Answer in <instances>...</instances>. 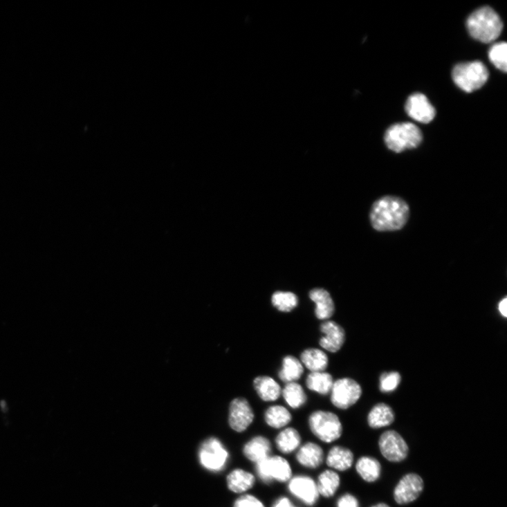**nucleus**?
<instances>
[{
  "label": "nucleus",
  "mask_w": 507,
  "mask_h": 507,
  "mask_svg": "<svg viewBox=\"0 0 507 507\" xmlns=\"http://www.w3.org/2000/svg\"><path fill=\"white\" fill-rule=\"evenodd\" d=\"M409 216L408 205L402 199L385 196L374 203L370 213L373 228L378 231H395L403 228Z\"/></svg>",
  "instance_id": "f257e3e1"
},
{
  "label": "nucleus",
  "mask_w": 507,
  "mask_h": 507,
  "mask_svg": "<svg viewBox=\"0 0 507 507\" xmlns=\"http://www.w3.org/2000/svg\"><path fill=\"white\" fill-rule=\"evenodd\" d=\"M466 25L470 35L483 44L495 42L503 28L500 17L489 7H483L474 12L468 18Z\"/></svg>",
  "instance_id": "f03ea898"
},
{
  "label": "nucleus",
  "mask_w": 507,
  "mask_h": 507,
  "mask_svg": "<svg viewBox=\"0 0 507 507\" xmlns=\"http://www.w3.org/2000/svg\"><path fill=\"white\" fill-rule=\"evenodd\" d=\"M489 73L486 66L479 61L457 64L452 71L454 84L466 93L480 89L487 82Z\"/></svg>",
  "instance_id": "7ed1b4c3"
},
{
  "label": "nucleus",
  "mask_w": 507,
  "mask_h": 507,
  "mask_svg": "<svg viewBox=\"0 0 507 507\" xmlns=\"http://www.w3.org/2000/svg\"><path fill=\"white\" fill-rule=\"evenodd\" d=\"M384 139L389 149L400 153L417 147L422 142L423 135L416 125L400 123L389 127Z\"/></svg>",
  "instance_id": "20e7f679"
},
{
  "label": "nucleus",
  "mask_w": 507,
  "mask_h": 507,
  "mask_svg": "<svg viewBox=\"0 0 507 507\" xmlns=\"http://www.w3.org/2000/svg\"><path fill=\"white\" fill-rule=\"evenodd\" d=\"M310 430L320 440L331 443L342 434V425L339 417L330 412L316 411L308 418Z\"/></svg>",
  "instance_id": "39448f33"
},
{
  "label": "nucleus",
  "mask_w": 507,
  "mask_h": 507,
  "mask_svg": "<svg viewBox=\"0 0 507 507\" xmlns=\"http://www.w3.org/2000/svg\"><path fill=\"white\" fill-rule=\"evenodd\" d=\"M362 395L361 385L354 379L343 378L334 381L331 401L340 409H347L356 405Z\"/></svg>",
  "instance_id": "423d86ee"
},
{
  "label": "nucleus",
  "mask_w": 507,
  "mask_h": 507,
  "mask_svg": "<svg viewBox=\"0 0 507 507\" xmlns=\"http://www.w3.org/2000/svg\"><path fill=\"white\" fill-rule=\"evenodd\" d=\"M256 471L260 479L266 483H270L273 481L284 483L290 481L292 477L290 463L279 456H270L257 463Z\"/></svg>",
  "instance_id": "0eeeda50"
},
{
  "label": "nucleus",
  "mask_w": 507,
  "mask_h": 507,
  "mask_svg": "<svg viewBox=\"0 0 507 507\" xmlns=\"http://www.w3.org/2000/svg\"><path fill=\"white\" fill-rule=\"evenodd\" d=\"M200 461L205 469L219 472L224 469L229 455L223 444L215 438H210L202 445L199 452Z\"/></svg>",
  "instance_id": "6e6552de"
},
{
  "label": "nucleus",
  "mask_w": 507,
  "mask_h": 507,
  "mask_svg": "<svg viewBox=\"0 0 507 507\" xmlns=\"http://www.w3.org/2000/svg\"><path fill=\"white\" fill-rule=\"evenodd\" d=\"M382 456L389 461L400 462L408 456L409 448L404 439L395 431L383 433L379 440Z\"/></svg>",
  "instance_id": "1a4fd4ad"
},
{
  "label": "nucleus",
  "mask_w": 507,
  "mask_h": 507,
  "mask_svg": "<svg viewBox=\"0 0 507 507\" xmlns=\"http://www.w3.org/2000/svg\"><path fill=\"white\" fill-rule=\"evenodd\" d=\"M254 418L253 409L246 398H238L230 403L228 423L232 430L239 433L244 432Z\"/></svg>",
  "instance_id": "9d476101"
},
{
  "label": "nucleus",
  "mask_w": 507,
  "mask_h": 507,
  "mask_svg": "<svg viewBox=\"0 0 507 507\" xmlns=\"http://www.w3.org/2000/svg\"><path fill=\"white\" fill-rule=\"evenodd\" d=\"M405 109L412 119L423 124L432 122L436 113L434 107L421 93H415L408 98Z\"/></svg>",
  "instance_id": "9b49d317"
},
{
  "label": "nucleus",
  "mask_w": 507,
  "mask_h": 507,
  "mask_svg": "<svg viewBox=\"0 0 507 507\" xmlns=\"http://www.w3.org/2000/svg\"><path fill=\"white\" fill-rule=\"evenodd\" d=\"M423 481L416 474L405 475L398 483L394 491L396 502L403 505L415 501L423 492Z\"/></svg>",
  "instance_id": "f8f14e48"
},
{
  "label": "nucleus",
  "mask_w": 507,
  "mask_h": 507,
  "mask_svg": "<svg viewBox=\"0 0 507 507\" xmlns=\"http://www.w3.org/2000/svg\"><path fill=\"white\" fill-rule=\"evenodd\" d=\"M290 492L307 506H314L320 497L317 486L311 478L297 476L291 479Z\"/></svg>",
  "instance_id": "ddd939ff"
},
{
  "label": "nucleus",
  "mask_w": 507,
  "mask_h": 507,
  "mask_svg": "<svg viewBox=\"0 0 507 507\" xmlns=\"http://www.w3.org/2000/svg\"><path fill=\"white\" fill-rule=\"evenodd\" d=\"M324 336L320 340V346L331 353H336L344 344L346 335L344 329L334 321H324L320 326Z\"/></svg>",
  "instance_id": "4468645a"
},
{
  "label": "nucleus",
  "mask_w": 507,
  "mask_h": 507,
  "mask_svg": "<svg viewBox=\"0 0 507 507\" xmlns=\"http://www.w3.org/2000/svg\"><path fill=\"white\" fill-rule=\"evenodd\" d=\"M308 295L316 305L315 315L318 320L327 321L333 316L335 311V304L327 291L323 288H315L310 291Z\"/></svg>",
  "instance_id": "2eb2a0df"
},
{
  "label": "nucleus",
  "mask_w": 507,
  "mask_h": 507,
  "mask_svg": "<svg viewBox=\"0 0 507 507\" xmlns=\"http://www.w3.org/2000/svg\"><path fill=\"white\" fill-rule=\"evenodd\" d=\"M253 385L258 396L264 402L276 401L282 396V389L280 385L270 376H257L255 378Z\"/></svg>",
  "instance_id": "dca6fc26"
},
{
  "label": "nucleus",
  "mask_w": 507,
  "mask_h": 507,
  "mask_svg": "<svg viewBox=\"0 0 507 507\" xmlns=\"http://www.w3.org/2000/svg\"><path fill=\"white\" fill-rule=\"evenodd\" d=\"M324 451L317 444L307 443L302 446L296 454L297 461L309 469H317L324 461Z\"/></svg>",
  "instance_id": "f3484780"
},
{
  "label": "nucleus",
  "mask_w": 507,
  "mask_h": 507,
  "mask_svg": "<svg viewBox=\"0 0 507 507\" xmlns=\"http://www.w3.org/2000/svg\"><path fill=\"white\" fill-rule=\"evenodd\" d=\"M300 362L310 372H324L329 366V358L323 350L308 348L303 351Z\"/></svg>",
  "instance_id": "a211bd4d"
},
{
  "label": "nucleus",
  "mask_w": 507,
  "mask_h": 507,
  "mask_svg": "<svg viewBox=\"0 0 507 507\" xmlns=\"http://www.w3.org/2000/svg\"><path fill=\"white\" fill-rule=\"evenodd\" d=\"M271 444L265 437L256 436L248 442L243 448L247 459L256 463L270 457Z\"/></svg>",
  "instance_id": "6ab92c4d"
},
{
  "label": "nucleus",
  "mask_w": 507,
  "mask_h": 507,
  "mask_svg": "<svg viewBox=\"0 0 507 507\" xmlns=\"http://www.w3.org/2000/svg\"><path fill=\"white\" fill-rule=\"evenodd\" d=\"M326 462L328 465L333 468V469L344 472L352 467L354 462V455L349 449L335 446L330 450Z\"/></svg>",
  "instance_id": "aec40b11"
},
{
  "label": "nucleus",
  "mask_w": 507,
  "mask_h": 507,
  "mask_svg": "<svg viewBox=\"0 0 507 507\" xmlns=\"http://www.w3.org/2000/svg\"><path fill=\"white\" fill-rule=\"evenodd\" d=\"M333 383V376L325 371L311 372L306 379L307 388L322 396L331 394Z\"/></svg>",
  "instance_id": "412c9836"
},
{
  "label": "nucleus",
  "mask_w": 507,
  "mask_h": 507,
  "mask_svg": "<svg viewBox=\"0 0 507 507\" xmlns=\"http://www.w3.org/2000/svg\"><path fill=\"white\" fill-rule=\"evenodd\" d=\"M395 421L393 409L385 403L375 405L368 415V423L372 428H380L391 425Z\"/></svg>",
  "instance_id": "4be33fe9"
},
{
  "label": "nucleus",
  "mask_w": 507,
  "mask_h": 507,
  "mask_svg": "<svg viewBox=\"0 0 507 507\" xmlns=\"http://www.w3.org/2000/svg\"><path fill=\"white\" fill-rule=\"evenodd\" d=\"M255 477L243 470H234L227 477L229 490L236 493H242L249 490L255 486Z\"/></svg>",
  "instance_id": "5701e85b"
},
{
  "label": "nucleus",
  "mask_w": 507,
  "mask_h": 507,
  "mask_svg": "<svg viewBox=\"0 0 507 507\" xmlns=\"http://www.w3.org/2000/svg\"><path fill=\"white\" fill-rule=\"evenodd\" d=\"M303 373L304 367L300 360L294 356H288L283 360L279 377L283 382L289 383L300 379Z\"/></svg>",
  "instance_id": "b1692460"
},
{
  "label": "nucleus",
  "mask_w": 507,
  "mask_h": 507,
  "mask_svg": "<svg viewBox=\"0 0 507 507\" xmlns=\"http://www.w3.org/2000/svg\"><path fill=\"white\" fill-rule=\"evenodd\" d=\"M356 470L360 476L369 483L377 481L381 474V465L379 461L369 457L360 458L357 463Z\"/></svg>",
  "instance_id": "393cba45"
},
{
  "label": "nucleus",
  "mask_w": 507,
  "mask_h": 507,
  "mask_svg": "<svg viewBox=\"0 0 507 507\" xmlns=\"http://www.w3.org/2000/svg\"><path fill=\"white\" fill-rule=\"evenodd\" d=\"M282 395L286 403L295 409L304 406L307 401L303 387L296 382L286 383L282 389Z\"/></svg>",
  "instance_id": "a878e982"
},
{
  "label": "nucleus",
  "mask_w": 507,
  "mask_h": 507,
  "mask_svg": "<svg viewBox=\"0 0 507 507\" xmlns=\"http://www.w3.org/2000/svg\"><path fill=\"white\" fill-rule=\"evenodd\" d=\"M301 436L296 429L288 427L284 429L276 439L277 448L284 454H290L296 450L300 445Z\"/></svg>",
  "instance_id": "bb28decb"
},
{
  "label": "nucleus",
  "mask_w": 507,
  "mask_h": 507,
  "mask_svg": "<svg viewBox=\"0 0 507 507\" xmlns=\"http://www.w3.org/2000/svg\"><path fill=\"white\" fill-rule=\"evenodd\" d=\"M266 423L274 428H282L292 420V415L284 407L281 405L271 406L264 414Z\"/></svg>",
  "instance_id": "cd10ccee"
},
{
  "label": "nucleus",
  "mask_w": 507,
  "mask_h": 507,
  "mask_svg": "<svg viewBox=\"0 0 507 507\" xmlns=\"http://www.w3.org/2000/svg\"><path fill=\"white\" fill-rule=\"evenodd\" d=\"M340 483V477L335 472L327 470L320 474L317 484L320 495L331 497L335 495Z\"/></svg>",
  "instance_id": "c85d7f7f"
},
{
  "label": "nucleus",
  "mask_w": 507,
  "mask_h": 507,
  "mask_svg": "<svg viewBox=\"0 0 507 507\" xmlns=\"http://www.w3.org/2000/svg\"><path fill=\"white\" fill-rule=\"evenodd\" d=\"M271 302L279 311L289 313L298 306L299 300L293 293L277 291L273 294Z\"/></svg>",
  "instance_id": "c756f323"
},
{
  "label": "nucleus",
  "mask_w": 507,
  "mask_h": 507,
  "mask_svg": "<svg viewBox=\"0 0 507 507\" xmlns=\"http://www.w3.org/2000/svg\"><path fill=\"white\" fill-rule=\"evenodd\" d=\"M489 59L496 68L506 73L507 71V44L505 42L494 44L490 49Z\"/></svg>",
  "instance_id": "7c9ffc66"
},
{
  "label": "nucleus",
  "mask_w": 507,
  "mask_h": 507,
  "mask_svg": "<svg viewBox=\"0 0 507 507\" xmlns=\"http://www.w3.org/2000/svg\"><path fill=\"white\" fill-rule=\"evenodd\" d=\"M401 382V376L397 371L384 373L380 378V389L382 393H391L397 389Z\"/></svg>",
  "instance_id": "2f4dec72"
},
{
  "label": "nucleus",
  "mask_w": 507,
  "mask_h": 507,
  "mask_svg": "<svg viewBox=\"0 0 507 507\" xmlns=\"http://www.w3.org/2000/svg\"><path fill=\"white\" fill-rule=\"evenodd\" d=\"M233 507H265L263 503L256 497L246 495L240 497L234 503Z\"/></svg>",
  "instance_id": "473e14b6"
},
{
  "label": "nucleus",
  "mask_w": 507,
  "mask_h": 507,
  "mask_svg": "<svg viewBox=\"0 0 507 507\" xmlns=\"http://www.w3.org/2000/svg\"><path fill=\"white\" fill-rule=\"evenodd\" d=\"M337 507H360V504L355 496L346 494L338 500Z\"/></svg>",
  "instance_id": "72a5a7b5"
},
{
  "label": "nucleus",
  "mask_w": 507,
  "mask_h": 507,
  "mask_svg": "<svg viewBox=\"0 0 507 507\" xmlns=\"http://www.w3.org/2000/svg\"><path fill=\"white\" fill-rule=\"evenodd\" d=\"M273 507H295L287 497L279 499Z\"/></svg>",
  "instance_id": "f704fd0d"
},
{
  "label": "nucleus",
  "mask_w": 507,
  "mask_h": 507,
  "mask_svg": "<svg viewBox=\"0 0 507 507\" xmlns=\"http://www.w3.org/2000/svg\"><path fill=\"white\" fill-rule=\"evenodd\" d=\"M507 298L504 297L503 299L500 301L498 305V308L500 312V314L504 317H507Z\"/></svg>",
  "instance_id": "c9c22d12"
},
{
  "label": "nucleus",
  "mask_w": 507,
  "mask_h": 507,
  "mask_svg": "<svg viewBox=\"0 0 507 507\" xmlns=\"http://www.w3.org/2000/svg\"><path fill=\"white\" fill-rule=\"evenodd\" d=\"M372 507H391V506H389L388 505L384 503H380V504L373 506Z\"/></svg>",
  "instance_id": "e433bc0d"
}]
</instances>
